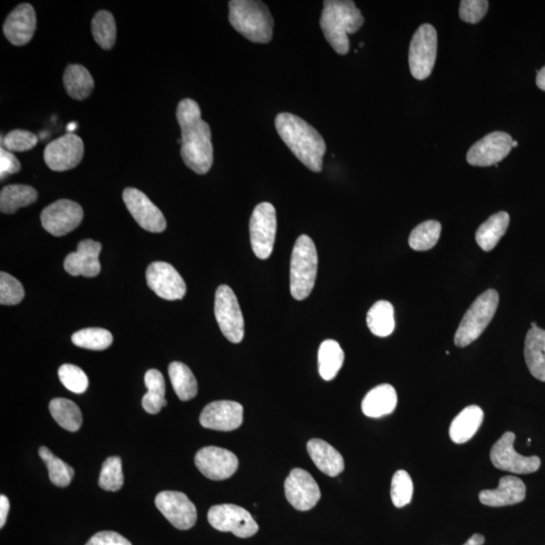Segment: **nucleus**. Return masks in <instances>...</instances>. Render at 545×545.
Instances as JSON below:
<instances>
[{
  "label": "nucleus",
  "instance_id": "nucleus-38",
  "mask_svg": "<svg viewBox=\"0 0 545 545\" xmlns=\"http://www.w3.org/2000/svg\"><path fill=\"white\" fill-rule=\"evenodd\" d=\"M441 233V225L437 220H428L417 226L411 236H409V245L414 251H429L436 245L439 240Z\"/></svg>",
  "mask_w": 545,
  "mask_h": 545
},
{
  "label": "nucleus",
  "instance_id": "nucleus-48",
  "mask_svg": "<svg viewBox=\"0 0 545 545\" xmlns=\"http://www.w3.org/2000/svg\"><path fill=\"white\" fill-rule=\"evenodd\" d=\"M10 513V501L5 495L0 496V527H4Z\"/></svg>",
  "mask_w": 545,
  "mask_h": 545
},
{
  "label": "nucleus",
  "instance_id": "nucleus-47",
  "mask_svg": "<svg viewBox=\"0 0 545 545\" xmlns=\"http://www.w3.org/2000/svg\"><path fill=\"white\" fill-rule=\"evenodd\" d=\"M85 545H132L123 535L114 531L97 533Z\"/></svg>",
  "mask_w": 545,
  "mask_h": 545
},
{
  "label": "nucleus",
  "instance_id": "nucleus-26",
  "mask_svg": "<svg viewBox=\"0 0 545 545\" xmlns=\"http://www.w3.org/2000/svg\"><path fill=\"white\" fill-rule=\"evenodd\" d=\"M483 420L484 411L481 407L476 405L466 407L450 424V439L457 445L465 444L479 430Z\"/></svg>",
  "mask_w": 545,
  "mask_h": 545
},
{
  "label": "nucleus",
  "instance_id": "nucleus-15",
  "mask_svg": "<svg viewBox=\"0 0 545 545\" xmlns=\"http://www.w3.org/2000/svg\"><path fill=\"white\" fill-rule=\"evenodd\" d=\"M84 155V144L78 134H66L50 143L44 152L47 166L56 172H64L79 166Z\"/></svg>",
  "mask_w": 545,
  "mask_h": 545
},
{
  "label": "nucleus",
  "instance_id": "nucleus-37",
  "mask_svg": "<svg viewBox=\"0 0 545 545\" xmlns=\"http://www.w3.org/2000/svg\"><path fill=\"white\" fill-rule=\"evenodd\" d=\"M91 31L93 38L105 50L112 49L116 40V24L112 13L98 12L92 20Z\"/></svg>",
  "mask_w": 545,
  "mask_h": 545
},
{
  "label": "nucleus",
  "instance_id": "nucleus-40",
  "mask_svg": "<svg viewBox=\"0 0 545 545\" xmlns=\"http://www.w3.org/2000/svg\"><path fill=\"white\" fill-rule=\"evenodd\" d=\"M99 487L106 491L116 492L124 485L122 459L118 457H108L102 465L99 476Z\"/></svg>",
  "mask_w": 545,
  "mask_h": 545
},
{
  "label": "nucleus",
  "instance_id": "nucleus-23",
  "mask_svg": "<svg viewBox=\"0 0 545 545\" xmlns=\"http://www.w3.org/2000/svg\"><path fill=\"white\" fill-rule=\"evenodd\" d=\"M525 497V484L514 476H506L501 478L497 489L484 490L479 494L481 503L490 507L516 505L522 503Z\"/></svg>",
  "mask_w": 545,
  "mask_h": 545
},
{
  "label": "nucleus",
  "instance_id": "nucleus-36",
  "mask_svg": "<svg viewBox=\"0 0 545 545\" xmlns=\"http://www.w3.org/2000/svg\"><path fill=\"white\" fill-rule=\"evenodd\" d=\"M39 455L47 465L51 482L61 488L69 486L75 475L73 467L57 457L46 447L40 448Z\"/></svg>",
  "mask_w": 545,
  "mask_h": 545
},
{
  "label": "nucleus",
  "instance_id": "nucleus-17",
  "mask_svg": "<svg viewBox=\"0 0 545 545\" xmlns=\"http://www.w3.org/2000/svg\"><path fill=\"white\" fill-rule=\"evenodd\" d=\"M195 465L207 478L223 481L231 478L237 471L238 459L232 451L217 447H207L196 454Z\"/></svg>",
  "mask_w": 545,
  "mask_h": 545
},
{
  "label": "nucleus",
  "instance_id": "nucleus-28",
  "mask_svg": "<svg viewBox=\"0 0 545 545\" xmlns=\"http://www.w3.org/2000/svg\"><path fill=\"white\" fill-rule=\"evenodd\" d=\"M509 223L510 217L505 211H500L485 221L476 234V241L480 248L485 252L495 248L502 236L507 232Z\"/></svg>",
  "mask_w": 545,
  "mask_h": 545
},
{
  "label": "nucleus",
  "instance_id": "nucleus-45",
  "mask_svg": "<svg viewBox=\"0 0 545 545\" xmlns=\"http://www.w3.org/2000/svg\"><path fill=\"white\" fill-rule=\"evenodd\" d=\"M488 8L486 0H463L459 5V18L467 23H478L486 15Z\"/></svg>",
  "mask_w": 545,
  "mask_h": 545
},
{
  "label": "nucleus",
  "instance_id": "nucleus-10",
  "mask_svg": "<svg viewBox=\"0 0 545 545\" xmlns=\"http://www.w3.org/2000/svg\"><path fill=\"white\" fill-rule=\"evenodd\" d=\"M516 436L507 431L491 448V462L498 470L524 475L538 472L541 466L539 457H524L519 455L514 448Z\"/></svg>",
  "mask_w": 545,
  "mask_h": 545
},
{
  "label": "nucleus",
  "instance_id": "nucleus-20",
  "mask_svg": "<svg viewBox=\"0 0 545 545\" xmlns=\"http://www.w3.org/2000/svg\"><path fill=\"white\" fill-rule=\"evenodd\" d=\"M244 408L234 402H216L203 409L200 424L203 428L219 431H232L241 427Z\"/></svg>",
  "mask_w": 545,
  "mask_h": 545
},
{
  "label": "nucleus",
  "instance_id": "nucleus-12",
  "mask_svg": "<svg viewBox=\"0 0 545 545\" xmlns=\"http://www.w3.org/2000/svg\"><path fill=\"white\" fill-rule=\"evenodd\" d=\"M80 204L69 199L58 200L42 211V226L55 236H63L79 227L83 219Z\"/></svg>",
  "mask_w": 545,
  "mask_h": 545
},
{
  "label": "nucleus",
  "instance_id": "nucleus-39",
  "mask_svg": "<svg viewBox=\"0 0 545 545\" xmlns=\"http://www.w3.org/2000/svg\"><path fill=\"white\" fill-rule=\"evenodd\" d=\"M114 342L113 335L104 328H84L72 336V343L91 351L106 350Z\"/></svg>",
  "mask_w": 545,
  "mask_h": 545
},
{
  "label": "nucleus",
  "instance_id": "nucleus-44",
  "mask_svg": "<svg viewBox=\"0 0 545 545\" xmlns=\"http://www.w3.org/2000/svg\"><path fill=\"white\" fill-rule=\"evenodd\" d=\"M38 138L35 134L28 131L14 130L8 133L3 139V148L8 152H25L35 148Z\"/></svg>",
  "mask_w": 545,
  "mask_h": 545
},
{
  "label": "nucleus",
  "instance_id": "nucleus-14",
  "mask_svg": "<svg viewBox=\"0 0 545 545\" xmlns=\"http://www.w3.org/2000/svg\"><path fill=\"white\" fill-rule=\"evenodd\" d=\"M155 503L160 513L177 530L189 531L198 521L196 507L181 492H161L156 497Z\"/></svg>",
  "mask_w": 545,
  "mask_h": 545
},
{
  "label": "nucleus",
  "instance_id": "nucleus-50",
  "mask_svg": "<svg viewBox=\"0 0 545 545\" xmlns=\"http://www.w3.org/2000/svg\"><path fill=\"white\" fill-rule=\"evenodd\" d=\"M536 85H538L540 89L545 91V66L541 68L540 71H538V76H536Z\"/></svg>",
  "mask_w": 545,
  "mask_h": 545
},
{
  "label": "nucleus",
  "instance_id": "nucleus-34",
  "mask_svg": "<svg viewBox=\"0 0 545 545\" xmlns=\"http://www.w3.org/2000/svg\"><path fill=\"white\" fill-rule=\"evenodd\" d=\"M168 372L175 393L181 402H189L198 395V381L185 364L179 362L170 364Z\"/></svg>",
  "mask_w": 545,
  "mask_h": 545
},
{
  "label": "nucleus",
  "instance_id": "nucleus-5",
  "mask_svg": "<svg viewBox=\"0 0 545 545\" xmlns=\"http://www.w3.org/2000/svg\"><path fill=\"white\" fill-rule=\"evenodd\" d=\"M319 255L309 236L302 235L295 243L291 257V291L296 300H303L313 291L317 280Z\"/></svg>",
  "mask_w": 545,
  "mask_h": 545
},
{
  "label": "nucleus",
  "instance_id": "nucleus-3",
  "mask_svg": "<svg viewBox=\"0 0 545 545\" xmlns=\"http://www.w3.org/2000/svg\"><path fill=\"white\" fill-rule=\"evenodd\" d=\"M364 23L361 11L350 0H327L323 3L320 27L329 45L339 55L348 53V35L359 31Z\"/></svg>",
  "mask_w": 545,
  "mask_h": 545
},
{
  "label": "nucleus",
  "instance_id": "nucleus-43",
  "mask_svg": "<svg viewBox=\"0 0 545 545\" xmlns=\"http://www.w3.org/2000/svg\"><path fill=\"white\" fill-rule=\"evenodd\" d=\"M24 297V291L19 280L5 272L0 274V304L16 305Z\"/></svg>",
  "mask_w": 545,
  "mask_h": 545
},
{
  "label": "nucleus",
  "instance_id": "nucleus-21",
  "mask_svg": "<svg viewBox=\"0 0 545 545\" xmlns=\"http://www.w3.org/2000/svg\"><path fill=\"white\" fill-rule=\"evenodd\" d=\"M102 245L93 240H84L79 243L78 251L67 255L64 269L71 276L96 277L99 274L101 266L99 254Z\"/></svg>",
  "mask_w": 545,
  "mask_h": 545
},
{
  "label": "nucleus",
  "instance_id": "nucleus-22",
  "mask_svg": "<svg viewBox=\"0 0 545 545\" xmlns=\"http://www.w3.org/2000/svg\"><path fill=\"white\" fill-rule=\"evenodd\" d=\"M37 28V16L29 4L16 6L4 24L5 36L14 46L27 45Z\"/></svg>",
  "mask_w": 545,
  "mask_h": 545
},
{
  "label": "nucleus",
  "instance_id": "nucleus-51",
  "mask_svg": "<svg viewBox=\"0 0 545 545\" xmlns=\"http://www.w3.org/2000/svg\"><path fill=\"white\" fill-rule=\"evenodd\" d=\"M76 125H76L75 123L74 124H70L69 125H68V131H69V133L72 134V131L75 130L76 127H78Z\"/></svg>",
  "mask_w": 545,
  "mask_h": 545
},
{
  "label": "nucleus",
  "instance_id": "nucleus-9",
  "mask_svg": "<svg viewBox=\"0 0 545 545\" xmlns=\"http://www.w3.org/2000/svg\"><path fill=\"white\" fill-rule=\"evenodd\" d=\"M215 313L219 328L229 342L241 343L245 336V321L240 304L231 287L221 285L217 288Z\"/></svg>",
  "mask_w": 545,
  "mask_h": 545
},
{
  "label": "nucleus",
  "instance_id": "nucleus-25",
  "mask_svg": "<svg viewBox=\"0 0 545 545\" xmlns=\"http://www.w3.org/2000/svg\"><path fill=\"white\" fill-rule=\"evenodd\" d=\"M397 402L396 390L389 384H383L374 387L365 395L362 402V411L371 419H380L393 412Z\"/></svg>",
  "mask_w": 545,
  "mask_h": 545
},
{
  "label": "nucleus",
  "instance_id": "nucleus-8",
  "mask_svg": "<svg viewBox=\"0 0 545 545\" xmlns=\"http://www.w3.org/2000/svg\"><path fill=\"white\" fill-rule=\"evenodd\" d=\"M277 232L276 209L269 202L255 207L250 220V236L253 252L259 259L270 257Z\"/></svg>",
  "mask_w": 545,
  "mask_h": 545
},
{
  "label": "nucleus",
  "instance_id": "nucleus-2",
  "mask_svg": "<svg viewBox=\"0 0 545 545\" xmlns=\"http://www.w3.org/2000/svg\"><path fill=\"white\" fill-rule=\"evenodd\" d=\"M275 125L280 138L294 156L315 173L321 172L327 144L321 134L304 119L289 113L277 115Z\"/></svg>",
  "mask_w": 545,
  "mask_h": 545
},
{
  "label": "nucleus",
  "instance_id": "nucleus-7",
  "mask_svg": "<svg viewBox=\"0 0 545 545\" xmlns=\"http://www.w3.org/2000/svg\"><path fill=\"white\" fill-rule=\"evenodd\" d=\"M438 55V32L433 25L424 23L414 33L409 47V67L413 78H430Z\"/></svg>",
  "mask_w": 545,
  "mask_h": 545
},
{
  "label": "nucleus",
  "instance_id": "nucleus-4",
  "mask_svg": "<svg viewBox=\"0 0 545 545\" xmlns=\"http://www.w3.org/2000/svg\"><path fill=\"white\" fill-rule=\"evenodd\" d=\"M229 23L245 39L267 44L272 37L274 20L268 6L254 0H232L228 4Z\"/></svg>",
  "mask_w": 545,
  "mask_h": 545
},
{
  "label": "nucleus",
  "instance_id": "nucleus-18",
  "mask_svg": "<svg viewBox=\"0 0 545 545\" xmlns=\"http://www.w3.org/2000/svg\"><path fill=\"white\" fill-rule=\"evenodd\" d=\"M150 289L166 300H180L186 294V284L177 270L165 262L152 263L147 270Z\"/></svg>",
  "mask_w": 545,
  "mask_h": 545
},
{
  "label": "nucleus",
  "instance_id": "nucleus-24",
  "mask_svg": "<svg viewBox=\"0 0 545 545\" xmlns=\"http://www.w3.org/2000/svg\"><path fill=\"white\" fill-rule=\"evenodd\" d=\"M309 454L319 470L329 476H337L345 470L342 455L322 439H311L308 444Z\"/></svg>",
  "mask_w": 545,
  "mask_h": 545
},
{
  "label": "nucleus",
  "instance_id": "nucleus-46",
  "mask_svg": "<svg viewBox=\"0 0 545 545\" xmlns=\"http://www.w3.org/2000/svg\"><path fill=\"white\" fill-rule=\"evenodd\" d=\"M21 169V163L13 152L4 148L0 149V176H2V180L8 175L20 172Z\"/></svg>",
  "mask_w": 545,
  "mask_h": 545
},
{
  "label": "nucleus",
  "instance_id": "nucleus-11",
  "mask_svg": "<svg viewBox=\"0 0 545 545\" xmlns=\"http://www.w3.org/2000/svg\"><path fill=\"white\" fill-rule=\"evenodd\" d=\"M208 522L217 531L232 532L237 538H252L259 531L257 522L248 511L233 504L211 507L208 511Z\"/></svg>",
  "mask_w": 545,
  "mask_h": 545
},
{
  "label": "nucleus",
  "instance_id": "nucleus-13",
  "mask_svg": "<svg viewBox=\"0 0 545 545\" xmlns=\"http://www.w3.org/2000/svg\"><path fill=\"white\" fill-rule=\"evenodd\" d=\"M513 143V140L507 133H491L468 150L467 163L476 167L497 165L510 154Z\"/></svg>",
  "mask_w": 545,
  "mask_h": 545
},
{
  "label": "nucleus",
  "instance_id": "nucleus-41",
  "mask_svg": "<svg viewBox=\"0 0 545 545\" xmlns=\"http://www.w3.org/2000/svg\"><path fill=\"white\" fill-rule=\"evenodd\" d=\"M413 482L406 471L395 473L391 484V499L397 508H403L411 503L413 497Z\"/></svg>",
  "mask_w": 545,
  "mask_h": 545
},
{
  "label": "nucleus",
  "instance_id": "nucleus-49",
  "mask_svg": "<svg viewBox=\"0 0 545 545\" xmlns=\"http://www.w3.org/2000/svg\"><path fill=\"white\" fill-rule=\"evenodd\" d=\"M484 543L485 538L482 534H474L464 545H483Z\"/></svg>",
  "mask_w": 545,
  "mask_h": 545
},
{
  "label": "nucleus",
  "instance_id": "nucleus-32",
  "mask_svg": "<svg viewBox=\"0 0 545 545\" xmlns=\"http://www.w3.org/2000/svg\"><path fill=\"white\" fill-rule=\"evenodd\" d=\"M144 385L148 388V392L143 397L142 405L148 413L158 414L162 408L167 406L163 374L155 369L149 370L144 374Z\"/></svg>",
  "mask_w": 545,
  "mask_h": 545
},
{
  "label": "nucleus",
  "instance_id": "nucleus-33",
  "mask_svg": "<svg viewBox=\"0 0 545 545\" xmlns=\"http://www.w3.org/2000/svg\"><path fill=\"white\" fill-rule=\"evenodd\" d=\"M367 325L373 335L386 337L395 329L394 308L390 302L374 303L367 315Z\"/></svg>",
  "mask_w": 545,
  "mask_h": 545
},
{
  "label": "nucleus",
  "instance_id": "nucleus-42",
  "mask_svg": "<svg viewBox=\"0 0 545 545\" xmlns=\"http://www.w3.org/2000/svg\"><path fill=\"white\" fill-rule=\"evenodd\" d=\"M59 379L62 384L76 394H82L88 388V378L82 369L65 364L59 369Z\"/></svg>",
  "mask_w": 545,
  "mask_h": 545
},
{
  "label": "nucleus",
  "instance_id": "nucleus-6",
  "mask_svg": "<svg viewBox=\"0 0 545 545\" xmlns=\"http://www.w3.org/2000/svg\"><path fill=\"white\" fill-rule=\"evenodd\" d=\"M499 304V294L496 291H487L481 294L467 309L455 336V345L465 347L478 339L490 325Z\"/></svg>",
  "mask_w": 545,
  "mask_h": 545
},
{
  "label": "nucleus",
  "instance_id": "nucleus-1",
  "mask_svg": "<svg viewBox=\"0 0 545 545\" xmlns=\"http://www.w3.org/2000/svg\"><path fill=\"white\" fill-rule=\"evenodd\" d=\"M176 117L181 129V157L196 174H207L214 164V146L208 124L201 118L198 102L187 98L178 105Z\"/></svg>",
  "mask_w": 545,
  "mask_h": 545
},
{
  "label": "nucleus",
  "instance_id": "nucleus-29",
  "mask_svg": "<svg viewBox=\"0 0 545 545\" xmlns=\"http://www.w3.org/2000/svg\"><path fill=\"white\" fill-rule=\"evenodd\" d=\"M63 81L68 95L76 100L87 99L95 88L90 72L79 64L67 66Z\"/></svg>",
  "mask_w": 545,
  "mask_h": 545
},
{
  "label": "nucleus",
  "instance_id": "nucleus-31",
  "mask_svg": "<svg viewBox=\"0 0 545 545\" xmlns=\"http://www.w3.org/2000/svg\"><path fill=\"white\" fill-rule=\"evenodd\" d=\"M345 362V353L334 339L325 340L319 351V369L323 380L331 381L337 377Z\"/></svg>",
  "mask_w": 545,
  "mask_h": 545
},
{
  "label": "nucleus",
  "instance_id": "nucleus-35",
  "mask_svg": "<svg viewBox=\"0 0 545 545\" xmlns=\"http://www.w3.org/2000/svg\"><path fill=\"white\" fill-rule=\"evenodd\" d=\"M50 412L53 419L66 430L75 432L82 424V413L78 405L71 400L56 398L50 403Z\"/></svg>",
  "mask_w": 545,
  "mask_h": 545
},
{
  "label": "nucleus",
  "instance_id": "nucleus-16",
  "mask_svg": "<svg viewBox=\"0 0 545 545\" xmlns=\"http://www.w3.org/2000/svg\"><path fill=\"white\" fill-rule=\"evenodd\" d=\"M127 210L141 227L150 233H163L167 221L162 211L148 196L135 189H126L123 194Z\"/></svg>",
  "mask_w": 545,
  "mask_h": 545
},
{
  "label": "nucleus",
  "instance_id": "nucleus-52",
  "mask_svg": "<svg viewBox=\"0 0 545 545\" xmlns=\"http://www.w3.org/2000/svg\"><path fill=\"white\" fill-rule=\"evenodd\" d=\"M517 146H518V143L515 142V141H513V147L514 148V147H517Z\"/></svg>",
  "mask_w": 545,
  "mask_h": 545
},
{
  "label": "nucleus",
  "instance_id": "nucleus-19",
  "mask_svg": "<svg viewBox=\"0 0 545 545\" xmlns=\"http://www.w3.org/2000/svg\"><path fill=\"white\" fill-rule=\"evenodd\" d=\"M285 495L296 510L309 511L319 503L321 493L312 476L296 467L285 481Z\"/></svg>",
  "mask_w": 545,
  "mask_h": 545
},
{
  "label": "nucleus",
  "instance_id": "nucleus-30",
  "mask_svg": "<svg viewBox=\"0 0 545 545\" xmlns=\"http://www.w3.org/2000/svg\"><path fill=\"white\" fill-rule=\"evenodd\" d=\"M38 199V192L28 185H7L0 192V210L12 215L22 208L29 207Z\"/></svg>",
  "mask_w": 545,
  "mask_h": 545
},
{
  "label": "nucleus",
  "instance_id": "nucleus-27",
  "mask_svg": "<svg viewBox=\"0 0 545 545\" xmlns=\"http://www.w3.org/2000/svg\"><path fill=\"white\" fill-rule=\"evenodd\" d=\"M524 356L532 376L545 382V330L535 328L527 332Z\"/></svg>",
  "mask_w": 545,
  "mask_h": 545
}]
</instances>
